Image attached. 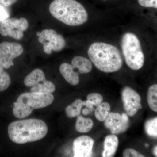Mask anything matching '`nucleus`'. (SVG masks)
Here are the masks:
<instances>
[{"instance_id":"f257e3e1","label":"nucleus","mask_w":157,"mask_h":157,"mask_svg":"<svg viewBox=\"0 0 157 157\" xmlns=\"http://www.w3.org/2000/svg\"><path fill=\"white\" fill-rule=\"evenodd\" d=\"M88 55L98 70L106 73H114L122 67L123 59L118 49L105 42H94L90 45Z\"/></svg>"},{"instance_id":"f03ea898","label":"nucleus","mask_w":157,"mask_h":157,"mask_svg":"<svg viewBox=\"0 0 157 157\" xmlns=\"http://www.w3.org/2000/svg\"><path fill=\"white\" fill-rule=\"evenodd\" d=\"M48 131L45 122L37 119L15 121L8 127L10 140L17 144L41 140L46 136Z\"/></svg>"},{"instance_id":"7ed1b4c3","label":"nucleus","mask_w":157,"mask_h":157,"mask_svg":"<svg viewBox=\"0 0 157 157\" xmlns=\"http://www.w3.org/2000/svg\"><path fill=\"white\" fill-rule=\"evenodd\" d=\"M49 10L55 18L69 26L82 25L88 19L86 9L76 0H54L51 3Z\"/></svg>"},{"instance_id":"20e7f679","label":"nucleus","mask_w":157,"mask_h":157,"mask_svg":"<svg viewBox=\"0 0 157 157\" xmlns=\"http://www.w3.org/2000/svg\"><path fill=\"white\" fill-rule=\"evenodd\" d=\"M54 100V96L50 93H24L14 103L13 114L18 118H25L30 115L34 109L48 107L53 103Z\"/></svg>"},{"instance_id":"39448f33","label":"nucleus","mask_w":157,"mask_h":157,"mask_svg":"<svg viewBox=\"0 0 157 157\" xmlns=\"http://www.w3.org/2000/svg\"><path fill=\"white\" fill-rule=\"evenodd\" d=\"M121 45L128 67L133 70H140L144 65V56L137 36L132 33H126L122 38Z\"/></svg>"},{"instance_id":"423d86ee","label":"nucleus","mask_w":157,"mask_h":157,"mask_svg":"<svg viewBox=\"0 0 157 157\" xmlns=\"http://www.w3.org/2000/svg\"><path fill=\"white\" fill-rule=\"evenodd\" d=\"M29 27V22L24 17L17 19L8 18L0 25V34L4 36H10L21 40L24 36L23 32Z\"/></svg>"},{"instance_id":"0eeeda50","label":"nucleus","mask_w":157,"mask_h":157,"mask_svg":"<svg viewBox=\"0 0 157 157\" xmlns=\"http://www.w3.org/2000/svg\"><path fill=\"white\" fill-rule=\"evenodd\" d=\"M39 37V41L43 45L45 53L50 55L52 51L59 52L63 50L66 45L65 39L53 29L43 30Z\"/></svg>"},{"instance_id":"6e6552de","label":"nucleus","mask_w":157,"mask_h":157,"mask_svg":"<svg viewBox=\"0 0 157 157\" xmlns=\"http://www.w3.org/2000/svg\"><path fill=\"white\" fill-rule=\"evenodd\" d=\"M24 49L22 45L16 42H4L0 44V63L5 69L14 66V59L21 55Z\"/></svg>"},{"instance_id":"1a4fd4ad","label":"nucleus","mask_w":157,"mask_h":157,"mask_svg":"<svg viewBox=\"0 0 157 157\" xmlns=\"http://www.w3.org/2000/svg\"><path fill=\"white\" fill-rule=\"evenodd\" d=\"M124 108L129 116H134L139 109H142L141 98L135 90L126 86L121 93Z\"/></svg>"},{"instance_id":"9d476101","label":"nucleus","mask_w":157,"mask_h":157,"mask_svg":"<svg viewBox=\"0 0 157 157\" xmlns=\"http://www.w3.org/2000/svg\"><path fill=\"white\" fill-rule=\"evenodd\" d=\"M104 125L113 135H118L125 132L129 126V119L126 113H109L104 121Z\"/></svg>"},{"instance_id":"9b49d317","label":"nucleus","mask_w":157,"mask_h":157,"mask_svg":"<svg viewBox=\"0 0 157 157\" xmlns=\"http://www.w3.org/2000/svg\"><path fill=\"white\" fill-rule=\"evenodd\" d=\"M94 140L88 136L83 135L76 138L73 141V151L74 157L92 156Z\"/></svg>"},{"instance_id":"f8f14e48","label":"nucleus","mask_w":157,"mask_h":157,"mask_svg":"<svg viewBox=\"0 0 157 157\" xmlns=\"http://www.w3.org/2000/svg\"><path fill=\"white\" fill-rule=\"evenodd\" d=\"M59 71L63 77L68 83L73 86L78 85L79 82V74L74 71L72 65L63 63L59 67Z\"/></svg>"},{"instance_id":"ddd939ff","label":"nucleus","mask_w":157,"mask_h":157,"mask_svg":"<svg viewBox=\"0 0 157 157\" xmlns=\"http://www.w3.org/2000/svg\"><path fill=\"white\" fill-rule=\"evenodd\" d=\"M118 139L115 135H108L104 142V150L102 153L103 157L114 156L118 146Z\"/></svg>"},{"instance_id":"4468645a","label":"nucleus","mask_w":157,"mask_h":157,"mask_svg":"<svg viewBox=\"0 0 157 157\" xmlns=\"http://www.w3.org/2000/svg\"><path fill=\"white\" fill-rule=\"evenodd\" d=\"M71 65L74 69L78 70V73L86 74L91 72L92 70V65L89 60L84 57H74L71 63Z\"/></svg>"},{"instance_id":"2eb2a0df","label":"nucleus","mask_w":157,"mask_h":157,"mask_svg":"<svg viewBox=\"0 0 157 157\" xmlns=\"http://www.w3.org/2000/svg\"><path fill=\"white\" fill-rule=\"evenodd\" d=\"M45 73L39 69H35L24 79V83L28 87H33L45 80Z\"/></svg>"},{"instance_id":"dca6fc26","label":"nucleus","mask_w":157,"mask_h":157,"mask_svg":"<svg viewBox=\"0 0 157 157\" xmlns=\"http://www.w3.org/2000/svg\"><path fill=\"white\" fill-rule=\"evenodd\" d=\"M94 126L92 120L89 118H85L82 116H78L76 124V129L77 132L81 133H87L90 131Z\"/></svg>"},{"instance_id":"f3484780","label":"nucleus","mask_w":157,"mask_h":157,"mask_svg":"<svg viewBox=\"0 0 157 157\" xmlns=\"http://www.w3.org/2000/svg\"><path fill=\"white\" fill-rule=\"evenodd\" d=\"M56 90V86L52 82L45 79L44 81L33 86L31 89L32 92L41 93H51Z\"/></svg>"},{"instance_id":"a211bd4d","label":"nucleus","mask_w":157,"mask_h":157,"mask_svg":"<svg viewBox=\"0 0 157 157\" xmlns=\"http://www.w3.org/2000/svg\"><path fill=\"white\" fill-rule=\"evenodd\" d=\"M83 106V101L80 99H77L66 108V114L68 117L70 118L78 117L80 115Z\"/></svg>"},{"instance_id":"6ab92c4d","label":"nucleus","mask_w":157,"mask_h":157,"mask_svg":"<svg viewBox=\"0 0 157 157\" xmlns=\"http://www.w3.org/2000/svg\"><path fill=\"white\" fill-rule=\"evenodd\" d=\"M95 110V115L97 120L104 121L107 118L110 113V106L109 103L104 102L97 107Z\"/></svg>"},{"instance_id":"aec40b11","label":"nucleus","mask_w":157,"mask_h":157,"mask_svg":"<svg viewBox=\"0 0 157 157\" xmlns=\"http://www.w3.org/2000/svg\"><path fill=\"white\" fill-rule=\"evenodd\" d=\"M147 103L150 108L157 112V85H153L149 88L147 96Z\"/></svg>"},{"instance_id":"412c9836","label":"nucleus","mask_w":157,"mask_h":157,"mask_svg":"<svg viewBox=\"0 0 157 157\" xmlns=\"http://www.w3.org/2000/svg\"><path fill=\"white\" fill-rule=\"evenodd\" d=\"M0 63V92L6 90L11 84V80L9 73Z\"/></svg>"},{"instance_id":"4be33fe9","label":"nucleus","mask_w":157,"mask_h":157,"mask_svg":"<svg viewBox=\"0 0 157 157\" xmlns=\"http://www.w3.org/2000/svg\"><path fill=\"white\" fill-rule=\"evenodd\" d=\"M147 134L152 137H157V118L155 117L147 121L145 124Z\"/></svg>"},{"instance_id":"5701e85b","label":"nucleus","mask_w":157,"mask_h":157,"mask_svg":"<svg viewBox=\"0 0 157 157\" xmlns=\"http://www.w3.org/2000/svg\"><path fill=\"white\" fill-rule=\"evenodd\" d=\"M87 100L89 101L94 106L98 107L102 103L103 98L102 96L98 93H91L88 95Z\"/></svg>"},{"instance_id":"b1692460","label":"nucleus","mask_w":157,"mask_h":157,"mask_svg":"<svg viewBox=\"0 0 157 157\" xmlns=\"http://www.w3.org/2000/svg\"><path fill=\"white\" fill-rule=\"evenodd\" d=\"M139 5L145 8H157V0H138Z\"/></svg>"},{"instance_id":"393cba45","label":"nucleus","mask_w":157,"mask_h":157,"mask_svg":"<svg viewBox=\"0 0 157 157\" xmlns=\"http://www.w3.org/2000/svg\"><path fill=\"white\" fill-rule=\"evenodd\" d=\"M124 157H144L143 155H141L137 151L132 148H128L125 150L123 153Z\"/></svg>"},{"instance_id":"a878e982","label":"nucleus","mask_w":157,"mask_h":157,"mask_svg":"<svg viewBox=\"0 0 157 157\" xmlns=\"http://www.w3.org/2000/svg\"><path fill=\"white\" fill-rule=\"evenodd\" d=\"M10 15L8 11L2 6H0V21H3L9 18Z\"/></svg>"},{"instance_id":"bb28decb","label":"nucleus","mask_w":157,"mask_h":157,"mask_svg":"<svg viewBox=\"0 0 157 157\" xmlns=\"http://www.w3.org/2000/svg\"><path fill=\"white\" fill-rule=\"evenodd\" d=\"M17 0H0V3L6 7H9L17 2Z\"/></svg>"},{"instance_id":"cd10ccee","label":"nucleus","mask_w":157,"mask_h":157,"mask_svg":"<svg viewBox=\"0 0 157 157\" xmlns=\"http://www.w3.org/2000/svg\"><path fill=\"white\" fill-rule=\"evenodd\" d=\"M83 106H85L86 108L89 109L90 112H92L94 109V106L91 102L87 100V101H83Z\"/></svg>"},{"instance_id":"c85d7f7f","label":"nucleus","mask_w":157,"mask_h":157,"mask_svg":"<svg viewBox=\"0 0 157 157\" xmlns=\"http://www.w3.org/2000/svg\"><path fill=\"white\" fill-rule=\"evenodd\" d=\"M90 113V111L89 109H87V108L83 109L82 111V113L84 115H88V114H89Z\"/></svg>"},{"instance_id":"c756f323","label":"nucleus","mask_w":157,"mask_h":157,"mask_svg":"<svg viewBox=\"0 0 157 157\" xmlns=\"http://www.w3.org/2000/svg\"><path fill=\"white\" fill-rule=\"evenodd\" d=\"M153 153L156 157L157 156V146L155 147L153 149Z\"/></svg>"},{"instance_id":"7c9ffc66","label":"nucleus","mask_w":157,"mask_h":157,"mask_svg":"<svg viewBox=\"0 0 157 157\" xmlns=\"http://www.w3.org/2000/svg\"><path fill=\"white\" fill-rule=\"evenodd\" d=\"M41 32H37L36 35L37 36L39 37L40 36V35H41Z\"/></svg>"},{"instance_id":"2f4dec72","label":"nucleus","mask_w":157,"mask_h":157,"mask_svg":"<svg viewBox=\"0 0 157 157\" xmlns=\"http://www.w3.org/2000/svg\"><path fill=\"white\" fill-rule=\"evenodd\" d=\"M145 146H146V147H147L148 146V144H145Z\"/></svg>"},{"instance_id":"473e14b6","label":"nucleus","mask_w":157,"mask_h":157,"mask_svg":"<svg viewBox=\"0 0 157 157\" xmlns=\"http://www.w3.org/2000/svg\"><path fill=\"white\" fill-rule=\"evenodd\" d=\"M104 1H106V0H104Z\"/></svg>"}]
</instances>
